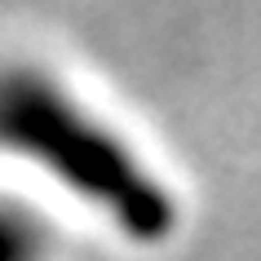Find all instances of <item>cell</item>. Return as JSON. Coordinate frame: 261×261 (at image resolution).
Instances as JSON below:
<instances>
[{
    "mask_svg": "<svg viewBox=\"0 0 261 261\" xmlns=\"http://www.w3.org/2000/svg\"><path fill=\"white\" fill-rule=\"evenodd\" d=\"M49 234L31 213L0 204V261H44Z\"/></svg>",
    "mask_w": 261,
    "mask_h": 261,
    "instance_id": "2",
    "label": "cell"
},
{
    "mask_svg": "<svg viewBox=\"0 0 261 261\" xmlns=\"http://www.w3.org/2000/svg\"><path fill=\"white\" fill-rule=\"evenodd\" d=\"M0 151L54 173L71 195L102 208L115 230L160 244L177 226V199L128 142L40 71H0Z\"/></svg>",
    "mask_w": 261,
    "mask_h": 261,
    "instance_id": "1",
    "label": "cell"
}]
</instances>
